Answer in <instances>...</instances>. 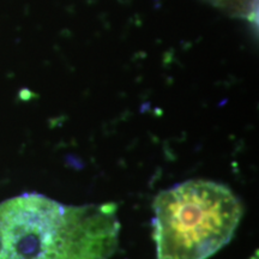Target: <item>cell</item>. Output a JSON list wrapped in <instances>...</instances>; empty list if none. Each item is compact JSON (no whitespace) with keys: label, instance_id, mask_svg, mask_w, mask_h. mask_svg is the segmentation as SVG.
I'll return each mask as SVG.
<instances>
[{"label":"cell","instance_id":"obj_1","mask_svg":"<svg viewBox=\"0 0 259 259\" xmlns=\"http://www.w3.org/2000/svg\"><path fill=\"white\" fill-rule=\"evenodd\" d=\"M120 227L114 203L67 205L24 193L0 203V259H111Z\"/></svg>","mask_w":259,"mask_h":259},{"label":"cell","instance_id":"obj_2","mask_svg":"<svg viewBox=\"0 0 259 259\" xmlns=\"http://www.w3.org/2000/svg\"><path fill=\"white\" fill-rule=\"evenodd\" d=\"M153 211L156 259H209L231 242L244 206L228 186L197 179L161 191Z\"/></svg>","mask_w":259,"mask_h":259},{"label":"cell","instance_id":"obj_3","mask_svg":"<svg viewBox=\"0 0 259 259\" xmlns=\"http://www.w3.org/2000/svg\"><path fill=\"white\" fill-rule=\"evenodd\" d=\"M228 17L242 19L258 27V0H202Z\"/></svg>","mask_w":259,"mask_h":259},{"label":"cell","instance_id":"obj_4","mask_svg":"<svg viewBox=\"0 0 259 259\" xmlns=\"http://www.w3.org/2000/svg\"><path fill=\"white\" fill-rule=\"evenodd\" d=\"M251 259H257V254H255V258H251Z\"/></svg>","mask_w":259,"mask_h":259}]
</instances>
